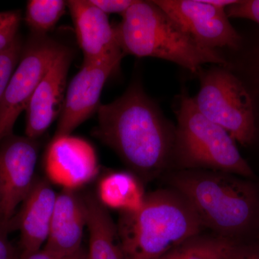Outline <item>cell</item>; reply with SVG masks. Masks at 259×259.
I'll use <instances>...</instances> for the list:
<instances>
[{"instance_id":"obj_1","label":"cell","mask_w":259,"mask_h":259,"mask_svg":"<svg viewBox=\"0 0 259 259\" xmlns=\"http://www.w3.org/2000/svg\"><path fill=\"white\" fill-rule=\"evenodd\" d=\"M94 135L112 148L142 183L170 166L176 125L134 81L115 101L100 105Z\"/></svg>"},{"instance_id":"obj_2","label":"cell","mask_w":259,"mask_h":259,"mask_svg":"<svg viewBox=\"0 0 259 259\" xmlns=\"http://www.w3.org/2000/svg\"><path fill=\"white\" fill-rule=\"evenodd\" d=\"M167 182L213 234L241 242L258 226L259 193L246 178L211 170H180L169 174Z\"/></svg>"},{"instance_id":"obj_3","label":"cell","mask_w":259,"mask_h":259,"mask_svg":"<svg viewBox=\"0 0 259 259\" xmlns=\"http://www.w3.org/2000/svg\"><path fill=\"white\" fill-rule=\"evenodd\" d=\"M117 228L125 259H160L204 227L185 197L168 188L146 194L139 209L121 212Z\"/></svg>"},{"instance_id":"obj_4","label":"cell","mask_w":259,"mask_h":259,"mask_svg":"<svg viewBox=\"0 0 259 259\" xmlns=\"http://www.w3.org/2000/svg\"><path fill=\"white\" fill-rule=\"evenodd\" d=\"M115 25L123 54L171 61L197 74L204 65H226L222 51L197 45L153 1L136 0Z\"/></svg>"},{"instance_id":"obj_5","label":"cell","mask_w":259,"mask_h":259,"mask_svg":"<svg viewBox=\"0 0 259 259\" xmlns=\"http://www.w3.org/2000/svg\"><path fill=\"white\" fill-rule=\"evenodd\" d=\"M177 123L170 166L175 171L204 169L251 178L253 170L226 130L204 117L183 89L176 110Z\"/></svg>"},{"instance_id":"obj_6","label":"cell","mask_w":259,"mask_h":259,"mask_svg":"<svg viewBox=\"0 0 259 259\" xmlns=\"http://www.w3.org/2000/svg\"><path fill=\"white\" fill-rule=\"evenodd\" d=\"M196 75L199 90L192 99L199 111L226 130L236 142L251 144L256 124L253 101L244 83L224 65L202 68Z\"/></svg>"},{"instance_id":"obj_7","label":"cell","mask_w":259,"mask_h":259,"mask_svg":"<svg viewBox=\"0 0 259 259\" xmlns=\"http://www.w3.org/2000/svg\"><path fill=\"white\" fill-rule=\"evenodd\" d=\"M63 47L47 35L32 33L0 104V143L13 134L19 116L25 111L32 94Z\"/></svg>"},{"instance_id":"obj_8","label":"cell","mask_w":259,"mask_h":259,"mask_svg":"<svg viewBox=\"0 0 259 259\" xmlns=\"http://www.w3.org/2000/svg\"><path fill=\"white\" fill-rule=\"evenodd\" d=\"M199 47L209 50H236L242 37L230 23L226 9L204 0H154Z\"/></svg>"},{"instance_id":"obj_9","label":"cell","mask_w":259,"mask_h":259,"mask_svg":"<svg viewBox=\"0 0 259 259\" xmlns=\"http://www.w3.org/2000/svg\"><path fill=\"white\" fill-rule=\"evenodd\" d=\"M38 146L36 140L12 134L0 143V219L10 222L32 189Z\"/></svg>"},{"instance_id":"obj_10","label":"cell","mask_w":259,"mask_h":259,"mask_svg":"<svg viewBox=\"0 0 259 259\" xmlns=\"http://www.w3.org/2000/svg\"><path fill=\"white\" fill-rule=\"evenodd\" d=\"M121 60L113 59L98 64H83L66 90L55 137L71 135L97 112L104 86Z\"/></svg>"},{"instance_id":"obj_11","label":"cell","mask_w":259,"mask_h":259,"mask_svg":"<svg viewBox=\"0 0 259 259\" xmlns=\"http://www.w3.org/2000/svg\"><path fill=\"white\" fill-rule=\"evenodd\" d=\"M73 54L63 48L32 94L25 110V136L37 140L60 117Z\"/></svg>"},{"instance_id":"obj_12","label":"cell","mask_w":259,"mask_h":259,"mask_svg":"<svg viewBox=\"0 0 259 259\" xmlns=\"http://www.w3.org/2000/svg\"><path fill=\"white\" fill-rule=\"evenodd\" d=\"M83 55V64H98L113 59H122L125 54L119 45L115 26L107 14L90 0L66 2Z\"/></svg>"},{"instance_id":"obj_13","label":"cell","mask_w":259,"mask_h":259,"mask_svg":"<svg viewBox=\"0 0 259 259\" xmlns=\"http://www.w3.org/2000/svg\"><path fill=\"white\" fill-rule=\"evenodd\" d=\"M45 168L51 182L70 190L90 182L99 170L93 146L71 135L54 137L46 153Z\"/></svg>"},{"instance_id":"obj_14","label":"cell","mask_w":259,"mask_h":259,"mask_svg":"<svg viewBox=\"0 0 259 259\" xmlns=\"http://www.w3.org/2000/svg\"><path fill=\"white\" fill-rule=\"evenodd\" d=\"M57 194L49 181L35 179L28 196L11 220L13 231L20 232L18 259L38 251L45 244Z\"/></svg>"},{"instance_id":"obj_15","label":"cell","mask_w":259,"mask_h":259,"mask_svg":"<svg viewBox=\"0 0 259 259\" xmlns=\"http://www.w3.org/2000/svg\"><path fill=\"white\" fill-rule=\"evenodd\" d=\"M85 227L87 212L82 196L74 190H63L56 197L50 231L44 250L62 257L76 254L82 250Z\"/></svg>"},{"instance_id":"obj_16","label":"cell","mask_w":259,"mask_h":259,"mask_svg":"<svg viewBox=\"0 0 259 259\" xmlns=\"http://www.w3.org/2000/svg\"><path fill=\"white\" fill-rule=\"evenodd\" d=\"M89 231V259H125L121 248L117 224L97 195H82Z\"/></svg>"},{"instance_id":"obj_17","label":"cell","mask_w":259,"mask_h":259,"mask_svg":"<svg viewBox=\"0 0 259 259\" xmlns=\"http://www.w3.org/2000/svg\"><path fill=\"white\" fill-rule=\"evenodd\" d=\"M100 202L105 207L121 212L136 210L144 200L142 182L130 172H113L102 179L99 185Z\"/></svg>"},{"instance_id":"obj_18","label":"cell","mask_w":259,"mask_h":259,"mask_svg":"<svg viewBox=\"0 0 259 259\" xmlns=\"http://www.w3.org/2000/svg\"><path fill=\"white\" fill-rule=\"evenodd\" d=\"M239 241L212 234L192 237L160 259H226Z\"/></svg>"},{"instance_id":"obj_19","label":"cell","mask_w":259,"mask_h":259,"mask_svg":"<svg viewBox=\"0 0 259 259\" xmlns=\"http://www.w3.org/2000/svg\"><path fill=\"white\" fill-rule=\"evenodd\" d=\"M67 4L62 0H30L25 20L32 33L47 35L64 15Z\"/></svg>"},{"instance_id":"obj_20","label":"cell","mask_w":259,"mask_h":259,"mask_svg":"<svg viewBox=\"0 0 259 259\" xmlns=\"http://www.w3.org/2000/svg\"><path fill=\"white\" fill-rule=\"evenodd\" d=\"M23 44L17 38L11 47L0 52V104L12 75L21 57Z\"/></svg>"},{"instance_id":"obj_21","label":"cell","mask_w":259,"mask_h":259,"mask_svg":"<svg viewBox=\"0 0 259 259\" xmlns=\"http://www.w3.org/2000/svg\"><path fill=\"white\" fill-rule=\"evenodd\" d=\"M21 22L19 10L0 12V52L11 47L18 38Z\"/></svg>"},{"instance_id":"obj_22","label":"cell","mask_w":259,"mask_h":259,"mask_svg":"<svg viewBox=\"0 0 259 259\" xmlns=\"http://www.w3.org/2000/svg\"><path fill=\"white\" fill-rule=\"evenodd\" d=\"M229 18H243L259 25V0L237 1L226 9Z\"/></svg>"},{"instance_id":"obj_23","label":"cell","mask_w":259,"mask_h":259,"mask_svg":"<svg viewBox=\"0 0 259 259\" xmlns=\"http://www.w3.org/2000/svg\"><path fill=\"white\" fill-rule=\"evenodd\" d=\"M11 232V221L7 222L0 219V259H18V250L9 239Z\"/></svg>"},{"instance_id":"obj_24","label":"cell","mask_w":259,"mask_h":259,"mask_svg":"<svg viewBox=\"0 0 259 259\" xmlns=\"http://www.w3.org/2000/svg\"><path fill=\"white\" fill-rule=\"evenodd\" d=\"M226 259H259V241L250 243L238 242Z\"/></svg>"},{"instance_id":"obj_25","label":"cell","mask_w":259,"mask_h":259,"mask_svg":"<svg viewBox=\"0 0 259 259\" xmlns=\"http://www.w3.org/2000/svg\"><path fill=\"white\" fill-rule=\"evenodd\" d=\"M90 1L105 14L119 13L122 15L134 4L136 0H90Z\"/></svg>"},{"instance_id":"obj_26","label":"cell","mask_w":259,"mask_h":259,"mask_svg":"<svg viewBox=\"0 0 259 259\" xmlns=\"http://www.w3.org/2000/svg\"><path fill=\"white\" fill-rule=\"evenodd\" d=\"M87 255H88V252H85L83 249L76 254L66 257L59 256L42 249L22 259H85Z\"/></svg>"},{"instance_id":"obj_27","label":"cell","mask_w":259,"mask_h":259,"mask_svg":"<svg viewBox=\"0 0 259 259\" xmlns=\"http://www.w3.org/2000/svg\"><path fill=\"white\" fill-rule=\"evenodd\" d=\"M85 259H89V258H88V255H87V257H86V258H85Z\"/></svg>"},{"instance_id":"obj_28","label":"cell","mask_w":259,"mask_h":259,"mask_svg":"<svg viewBox=\"0 0 259 259\" xmlns=\"http://www.w3.org/2000/svg\"><path fill=\"white\" fill-rule=\"evenodd\" d=\"M258 226H259V221H258Z\"/></svg>"}]
</instances>
